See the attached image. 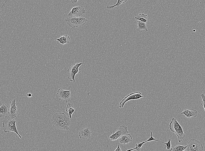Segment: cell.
Segmentation results:
<instances>
[{
  "instance_id": "21",
  "label": "cell",
  "mask_w": 205,
  "mask_h": 151,
  "mask_svg": "<svg viewBox=\"0 0 205 151\" xmlns=\"http://www.w3.org/2000/svg\"><path fill=\"white\" fill-rule=\"evenodd\" d=\"M127 0H117V2L115 4L112 6L107 5L106 6V8L110 9H113L116 6L118 7L120 4L125 3Z\"/></svg>"
},
{
  "instance_id": "7",
  "label": "cell",
  "mask_w": 205,
  "mask_h": 151,
  "mask_svg": "<svg viewBox=\"0 0 205 151\" xmlns=\"http://www.w3.org/2000/svg\"><path fill=\"white\" fill-rule=\"evenodd\" d=\"M128 127L126 126L121 125L118 127L115 132L109 137L111 141H115L120 137L128 133Z\"/></svg>"
},
{
  "instance_id": "12",
  "label": "cell",
  "mask_w": 205,
  "mask_h": 151,
  "mask_svg": "<svg viewBox=\"0 0 205 151\" xmlns=\"http://www.w3.org/2000/svg\"><path fill=\"white\" fill-rule=\"evenodd\" d=\"M91 132L88 127H85L82 128L79 133V136L80 139L84 140L87 139L91 138Z\"/></svg>"
},
{
  "instance_id": "5",
  "label": "cell",
  "mask_w": 205,
  "mask_h": 151,
  "mask_svg": "<svg viewBox=\"0 0 205 151\" xmlns=\"http://www.w3.org/2000/svg\"><path fill=\"white\" fill-rule=\"evenodd\" d=\"M82 64V62L74 64L68 68L67 70V78L70 82H75V76L77 73H80L81 69L79 67Z\"/></svg>"
},
{
  "instance_id": "8",
  "label": "cell",
  "mask_w": 205,
  "mask_h": 151,
  "mask_svg": "<svg viewBox=\"0 0 205 151\" xmlns=\"http://www.w3.org/2000/svg\"><path fill=\"white\" fill-rule=\"evenodd\" d=\"M144 97L141 95L140 92H135L131 93L126 96L119 103V106L120 108L123 107L125 103L129 100H131L139 99Z\"/></svg>"
},
{
  "instance_id": "16",
  "label": "cell",
  "mask_w": 205,
  "mask_h": 151,
  "mask_svg": "<svg viewBox=\"0 0 205 151\" xmlns=\"http://www.w3.org/2000/svg\"><path fill=\"white\" fill-rule=\"evenodd\" d=\"M137 31L139 33L144 31H147L148 29L145 23L137 20Z\"/></svg>"
},
{
  "instance_id": "25",
  "label": "cell",
  "mask_w": 205,
  "mask_h": 151,
  "mask_svg": "<svg viewBox=\"0 0 205 151\" xmlns=\"http://www.w3.org/2000/svg\"><path fill=\"white\" fill-rule=\"evenodd\" d=\"M151 137L149 139H148L147 140L145 141V143L146 142H147L150 141H156L158 142H160L161 143V142L162 141H159L158 140H157L154 137H153V133H152V132H151Z\"/></svg>"
},
{
  "instance_id": "1",
  "label": "cell",
  "mask_w": 205,
  "mask_h": 151,
  "mask_svg": "<svg viewBox=\"0 0 205 151\" xmlns=\"http://www.w3.org/2000/svg\"><path fill=\"white\" fill-rule=\"evenodd\" d=\"M51 121L54 128L68 130L71 124L69 118L64 113H56L52 116Z\"/></svg>"
},
{
  "instance_id": "11",
  "label": "cell",
  "mask_w": 205,
  "mask_h": 151,
  "mask_svg": "<svg viewBox=\"0 0 205 151\" xmlns=\"http://www.w3.org/2000/svg\"><path fill=\"white\" fill-rule=\"evenodd\" d=\"M57 94L58 97L67 103L70 101L71 93L70 90H65L61 88L57 91Z\"/></svg>"
},
{
  "instance_id": "17",
  "label": "cell",
  "mask_w": 205,
  "mask_h": 151,
  "mask_svg": "<svg viewBox=\"0 0 205 151\" xmlns=\"http://www.w3.org/2000/svg\"><path fill=\"white\" fill-rule=\"evenodd\" d=\"M55 41H58L60 44L63 45L69 43L70 41V37L68 35H64L60 38L55 39Z\"/></svg>"
},
{
  "instance_id": "27",
  "label": "cell",
  "mask_w": 205,
  "mask_h": 151,
  "mask_svg": "<svg viewBox=\"0 0 205 151\" xmlns=\"http://www.w3.org/2000/svg\"><path fill=\"white\" fill-rule=\"evenodd\" d=\"M115 151H121L122 150L121 149V148L120 147L119 145H118L117 147L116 148L115 150Z\"/></svg>"
},
{
  "instance_id": "24",
  "label": "cell",
  "mask_w": 205,
  "mask_h": 151,
  "mask_svg": "<svg viewBox=\"0 0 205 151\" xmlns=\"http://www.w3.org/2000/svg\"><path fill=\"white\" fill-rule=\"evenodd\" d=\"M145 143V141H143L141 143H138L135 144L136 149L137 151L140 150L142 145Z\"/></svg>"
},
{
  "instance_id": "10",
  "label": "cell",
  "mask_w": 205,
  "mask_h": 151,
  "mask_svg": "<svg viewBox=\"0 0 205 151\" xmlns=\"http://www.w3.org/2000/svg\"><path fill=\"white\" fill-rule=\"evenodd\" d=\"M16 99L11 100L9 104L8 116L13 118H14L17 116L18 114V108L16 105Z\"/></svg>"
},
{
  "instance_id": "9",
  "label": "cell",
  "mask_w": 205,
  "mask_h": 151,
  "mask_svg": "<svg viewBox=\"0 0 205 151\" xmlns=\"http://www.w3.org/2000/svg\"><path fill=\"white\" fill-rule=\"evenodd\" d=\"M85 10L83 6L80 5L73 7L70 10L67 16L69 17H79L82 14H85Z\"/></svg>"
},
{
  "instance_id": "14",
  "label": "cell",
  "mask_w": 205,
  "mask_h": 151,
  "mask_svg": "<svg viewBox=\"0 0 205 151\" xmlns=\"http://www.w3.org/2000/svg\"><path fill=\"white\" fill-rule=\"evenodd\" d=\"M118 139L120 143L123 145L128 144L129 143L133 141L132 136L128 133L123 135Z\"/></svg>"
},
{
  "instance_id": "6",
  "label": "cell",
  "mask_w": 205,
  "mask_h": 151,
  "mask_svg": "<svg viewBox=\"0 0 205 151\" xmlns=\"http://www.w3.org/2000/svg\"><path fill=\"white\" fill-rule=\"evenodd\" d=\"M204 148L200 141L195 139H191L187 143L186 151H202Z\"/></svg>"
},
{
  "instance_id": "13",
  "label": "cell",
  "mask_w": 205,
  "mask_h": 151,
  "mask_svg": "<svg viewBox=\"0 0 205 151\" xmlns=\"http://www.w3.org/2000/svg\"><path fill=\"white\" fill-rule=\"evenodd\" d=\"M181 114L184 115L186 117L190 118L195 117L198 114L197 111L192 109H185L181 113Z\"/></svg>"
},
{
  "instance_id": "19",
  "label": "cell",
  "mask_w": 205,
  "mask_h": 151,
  "mask_svg": "<svg viewBox=\"0 0 205 151\" xmlns=\"http://www.w3.org/2000/svg\"><path fill=\"white\" fill-rule=\"evenodd\" d=\"M75 110L73 106L71 103H68L67 104L66 111L68 113L70 119L71 118L72 115Z\"/></svg>"
},
{
  "instance_id": "22",
  "label": "cell",
  "mask_w": 205,
  "mask_h": 151,
  "mask_svg": "<svg viewBox=\"0 0 205 151\" xmlns=\"http://www.w3.org/2000/svg\"><path fill=\"white\" fill-rule=\"evenodd\" d=\"M161 143H164L166 145V149L167 150L171 151L172 149V147L171 144V140L169 139H168V142L167 143H165L161 142Z\"/></svg>"
},
{
  "instance_id": "18",
  "label": "cell",
  "mask_w": 205,
  "mask_h": 151,
  "mask_svg": "<svg viewBox=\"0 0 205 151\" xmlns=\"http://www.w3.org/2000/svg\"><path fill=\"white\" fill-rule=\"evenodd\" d=\"M147 16V15L142 13L139 14L135 16L134 18L136 20H139L146 23H147L148 22Z\"/></svg>"
},
{
  "instance_id": "3",
  "label": "cell",
  "mask_w": 205,
  "mask_h": 151,
  "mask_svg": "<svg viewBox=\"0 0 205 151\" xmlns=\"http://www.w3.org/2000/svg\"><path fill=\"white\" fill-rule=\"evenodd\" d=\"M171 131L174 132L178 138L179 142H181L185 136L183 129L176 118H173L169 125Z\"/></svg>"
},
{
  "instance_id": "15",
  "label": "cell",
  "mask_w": 205,
  "mask_h": 151,
  "mask_svg": "<svg viewBox=\"0 0 205 151\" xmlns=\"http://www.w3.org/2000/svg\"><path fill=\"white\" fill-rule=\"evenodd\" d=\"M9 107L5 103L0 105V117L2 118L8 116Z\"/></svg>"
},
{
  "instance_id": "28",
  "label": "cell",
  "mask_w": 205,
  "mask_h": 151,
  "mask_svg": "<svg viewBox=\"0 0 205 151\" xmlns=\"http://www.w3.org/2000/svg\"><path fill=\"white\" fill-rule=\"evenodd\" d=\"M78 0H71L72 3L75 4L77 3Z\"/></svg>"
},
{
  "instance_id": "2",
  "label": "cell",
  "mask_w": 205,
  "mask_h": 151,
  "mask_svg": "<svg viewBox=\"0 0 205 151\" xmlns=\"http://www.w3.org/2000/svg\"><path fill=\"white\" fill-rule=\"evenodd\" d=\"M16 120L14 118H11L9 116L4 117L2 121L3 131L5 132H14L22 139V136L19 133L16 128Z\"/></svg>"
},
{
  "instance_id": "4",
  "label": "cell",
  "mask_w": 205,
  "mask_h": 151,
  "mask_svg": "<svg viewBox=\"0 0 205 151\" xmlns=\"http://www.w3.org/2000/svg\"><path fill=\"white\" fill-rule=\"evenodd\" d=\"M65 21L70 27L74 28L84 25L87 20L82 16L71 17L66 19Z\"/></svg>"
},
{
  "instance_id": "23",
  "label": "cell",
  "mask_w": 205,
  "mask_h": 151,
  "mask_svg": "<svg viewBox=\"0 0 205 151\" xmlns=\"http://www.w3.org/2000/svg\"><path fill=\"white\" fill-rule=\"evenodd\" d=\"M200 96L201 97L202 99V103L201 104L202 106L203 107L205 111V95L204 93H202L200 95Z\"/></svg>"
},
{
  "instance_id": "29",
  "label": "cell",
  "mask_w": 205,
  "mask_h": 151,
  "mask_svg": "<svg viewBox=\"0 0 205 151\" xmlns=\"http://www.w3.org/2000/svg\"><path fill=\"white\" fill-rule=\"evenodd\" d=\"M135 149H136V148H135H135H132V149H130L127 150L126 151H131V150H135Z\"/></svg>"
},
{
  "instance_id": "26",
  "label": "cell",
  "mask_w": 205,
  "mask_h": 151,
  "mask_svg": "<svg viewBox=\"0 0 205 151\" xmlns=\"http://www.w3.org/2000/svg\"><path fill=\"white\" fill-rule=\"evenodd\" d=\"M27 96L28 97H29V98L31 97L32 96H38L43 97V96H37L33 95H32V93H27Z\"/></svg>"
},
{
  "instance_id": "20",
  "label": "cell",
  "mask_w": 205,
  "mask_h": 151,
  "mask_svg": "<svg viewBox=\"0 0 205 151\" xmlns=\"http://www.w3.org/2000/svg\"><path fill=\"white\" fill-rule=\"evenodd\" d=\"M187 147L180 145H177L172 148L171 151H182L185 150Z\"/></svg>"
}]
</instances>
